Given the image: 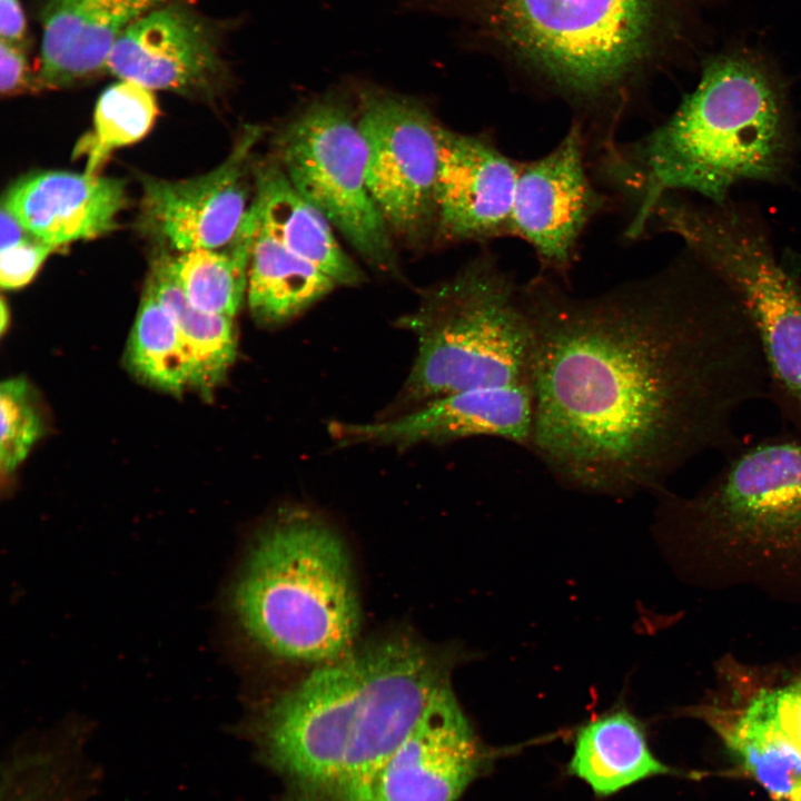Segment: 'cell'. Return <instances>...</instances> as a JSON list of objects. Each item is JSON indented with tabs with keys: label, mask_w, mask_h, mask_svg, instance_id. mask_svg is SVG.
Instances as JSON below:
<instances>
[{
	"label": "cell",
	"mask_w": 801,
	"mask_h": 801,
	"mask_svg": "<svg viewBox=\"0 0 801 801\" xmlns=\"http://www.w3.org/2000/svg\"><path fill=\"white\" fill-rule=\"evenodd\" d=\"M23 44L0 42V89L3 96H13L34 87ZM38 85V83H37Z\"/></svg>",
	"instance_id": "30"
},
{
	"label": "cell",
	"mask_w": 801,
	"mask_h": 801,
	"mask_svg": "<svg viewBox=\"0 0 801 801\" xmlns=\"http://www.w3.org/2000/svg\"><path fill=\"white\" fill-rule=\"evenodd\" d=\"M762 692L780 723L801 746V680Z\"/></svg>",
	"instance_id": "31"
},
{
	"label": "cell",
	"mask_w": 801,
	"mask_h": 801,
	"mask_svg": "<svg viewBox=\"0 0 801 801\" xmlns=\"http://www.w3.org/2000/svg\"><path fill=\"white\" fill-rule=\"evenodd\" d=\"M568 769L601 797L679 773L652 753L641 723L625 710L605 713L578 731Z\"/></svg>",
	"instance_id": "22"
},
{
	"label": "cell",
	"mask_w": 801,
	"mask_h": 801,
	"mask_svg": "<svg viewBox=\"0 0 801 801\" xmlns=\"http://www.w3.org/2000/svg\"><path fill=\"white\" fill-rule=\"evenodd\" d=\"M259 225L336 285L357 286L364 274L337 241L332 225L294 188L276 160L255 168Z\"/></svg>",
	"instance_id": "20"
},
{
	"label": "cell",
	"mask_w": 801,
	"mask_h": 801,
	"mask_svg": "<svg viewBox=\"0 0 801 801\" xmlns=\"http://www.w3.org/2000/svg\"><path fill=\"white\" fill-rule=\"evenodd\" d=\"M275 151L294 188L370 267L397 270L392 231L367 185L357 119L343 102H312L278 132Z\"/></svg>",
	"instance_id": "9"
},
{
	"label": "cell",
	"mask_w": 801,
	"mask_h": 801,
	"mask_svg": "<svg viewBox=\"0 0 801 801\" xmlns=\"http://www.w3.org/2000/svg\"><path fill=\"white\" fill-rule=\"evenodd\" d=\"M700 713L741 768L775 801H801V746L762 691L743 706H709Z\"/></svg>",
	"instance_id": "21"
},
{
	"label": "cell",
	"mask_w": 801,
	"mask_h": 801,
	"mask_svg": "<svg viewBox=\"0 0 801 801\" xmlns=\"http://www.w3.org/2000/svg\"><path fill=\"white\" fill-rule=\"evenodd\" d=\"M127 365L144 383L169 393L192 384V368L177 326L147 281L128 339Z\"/></svg>",
	"instance_id": "26"
},
{
	"label": "cell",
	"mask_w": 801,
	"mask_h": 801,
	"mask_svg": "<svg viewBox=\"0 0 801 801\" xmlns=\"http://www.w3.org/2000/svg\"><path fill=\"white\" fill-rule=\"evenodd\" d=\"M435 235L443 243H487L511 236L520 160L490 134L438 128Z\"/></svg>",
	"instance_id": "13"
},
{
	"label": "cell",
	"mask_w": 801,
	"mask_h": 801,
	"mask_svg": "<svg viewBox=\"0 0 801 801\" xmlns=\"http://www.w3.org/2000/svg\"><path fill=\"white\" fill-rule=\"evenodd\" d=\"M397 323L417 342L397 408L481 387L532 386L534 336L521 283L491 251L429 287Z\"/></svg>",
	"instance_id": "6"
},
{
	"label": "cell",
	"mask_w": 801,
	"mask_h": 801,
	"mask_svg": "<svg viewBox=\"0 0 801 801\" xmlns=\"http://www.w3.org/2000/svg\"><path fill=\"white\" fill-rule=\"evenodd\" d=\"M30 237L16 215L1 204L0 210V250L8 249Z\"/></svg>",
	"instance_id": "33"
},
{
	"label": "cell",
	"mask_w": 801,
	"mask_h": 801,
	"mask_svg": "<svg viewBox=\"0 0 801 801\" xmlns=\"http://www.w3.org/2000/svg\"><path fill=\"white\" fill-rule=\"evenodd\" d=\"M0 417V468L2 476H9L41 435V421L26 379L13 377L1 383Z\"/></svg>",
	"instance_id": "28"
},
{
	"label": "cell",
	"mask_w": 801,
	"mask_h": 801,
	"mask_svg": "<svg viewBox=\"0 0 801 801\" xmlns=\"http://www.w3.org/2000/svg\"><path fill=\"white\" fill-rule=\"evenodd\" d=\"M1 40L22 44L27 36V21L20 0H0Z\"/></svg>",
	"instance_id": "32"
},
{
	"label": "cell",
	"mask_w": 801,
	"mask_h": 801,
	"mask_svg": "<svg viewBox=\"0 0 801 801\" xmlns=\"http://www.w3.org/2000/svg\"><path fill=\"white\" fill-rule=\"evenodd\" d=\"M584 130L572 121L545 155L520 161L511 236L534 251L541 273L568 285L580 240L589 224L610 205L589 174Z\"/></svg>",
	"instance_id": "11"
},
{
	"label": "cell",
	"mask_w": 801,
	"mask_h": 801,
	"mask_svg": "<svg viewBox=\"0 0 801 801\" xmlns=\"http://www.w3.org/2000/svg\"><path fill=\"white\" fill-rule=\"evenodd\" d=\"M575 110L592 148L617 140L649 66L659 0H452Z\"/></svg>",
	"instance_id": "4"
},
{
	"label": "cell",
	"mask_w": 801,
	"mask_h": 801,
	"mask_svg": "<svg viewBox=\"0 0 801 801\" xmlns=\"http://www.w3.org/2000/svg\"><path fill=\"white\" fill-rule=\"evenodd\" d=\"M261 136L260 126H248L229 156L205 175L182 180L142 178L144 225L180 253L227 245L248 210L249 160Z\"/></svg>",
	"instance_id": "14"
},
{
	"label": "cell",
	"mask_w": 801,
	"mask_h": 801,
	"mask_svg": "<svg viewBox=\"0 0 801 801\" xmlns=\"http://www.w3.org/2000/svg\"><path fill=\"white\" fill-rule=\"evenodd\" d=\"M92 726L69 718L16 740L1 761L0 801H90L102 767L89 754Z\"/></svg>",
	"instance_id": "19"
},
{
	"label": "cell",
	"mask_w": 801,
	"mask_h": 801,
	"mask_svg": "<svg viewBox=\"0 0 801 801\" xmlns=\"http://www.w3.org/2000/svg\"><path fill=\"white\" fill-rule=\"evenodd\" d=\"M652 227L676 235L733 295L748 317L768 374V400L784 429L801 436V277L777 256L746 206L665 198Z\"/></svg>",
	"instance_id": "7"
},
{
	"label": "cell",
	"mask_w": 801,
	"mask_h": 801,
	"mask_svg": "<svg viewBox=\"0 0 801 801\" xmlns=\"http://www.w3.org/2000/svg\"><path fill=\"white\" fill-rule=\"evenodd\" d=\"M107 69L150 90L207 93L226 69L214 28L174 0L146 13L118 38Z\"/></svg>",
	"instance_id": "16"
},
{
	"label": "cell",
	"mask_w": 801,
	"mask_h": 801,
	"mask_svg": "<svg viewBox=\"0 0 801 801\" xmlns=\"http://www.w3.org/2000/svg\"><path fill=\"white\" fill-rule=\"evenodd\" d=\"M171 1L44 0L38 86H70L107 68L110 51L125 30Z\"/></svg>",
	"instance_id": "18"
},
{
	"label": "cell",
	"mask_w": 801,
	"mask_h": 801,
	"mask_svg": "<svg viewBox=\"0 0 801 801\" xmlns=\"http://www.w3.org/2000/svg\"><path fill=\"white\" fill-rule=\"evenodd\" d=\"M1 204L34 238L58 249L113 230L126 184L87 172L42 171L18 180Z\"/></svg>",
	"instance_id": "17"
},
{
	"label": "cell",
	"mask_w": 801,
	"mask_h": 801,
	"mask_svg": "<svg viewBox=\"0 0 801 801\" xmlns=\"http://www.w3.org/2000/svg\"><path fill=\"white\" fill-rule=\"evenodd\" d=\"M357 126L369 191L392 234L422 241L436 229L439 122L418 101L368 89Z\"/></svg>",
	"instance_id": "10"
},
{
	"label": "cell",
	"mask_w": 801,
	"mask_h": 801,
	"mask_svg": "<svg viewBox=\"0 0 801 801\" xmlns=\"http://www.w3.org/2000/svg\"><path fill=\"white\" fill-rule=\"evenodd\" d=\"M451 684L444 657L390 635L319 664L245 731L285 801H327L378 767Z\"/></svg>",
	"instance_id": "2"
},
{
	"label": "cell",
	"mask_w": 801,
	"mask_h": 801,
	"mask_svg": "<svg viewBox=\"0 0 801 801\" xmlns=\"http://www.w3.org/2000/svg\"><path fill=\"white\" fill-rule=\"evenodd\" d=\"M336 286L330 277L258 226L248 271L247 297L251 314L259 323H284Z\"/></svg>",
	"instance_id": "23"
},
{
	"label": "cell",
	"mask_w": 801,
	"mask_h": 801,
	"mask_svg": "<svg viewBox=\"0 0 801 801\" xmlns=\"http://www.w3.org/2000/svg\"><path fill=\"white\" fill-rule=\"evenodd\" d=\"M55 250L56 248L34 237L0 250L1 287L12 290L29 284Z\"/></svg>",
	"instance_id": "29"
},
{
	"label": "cell",
	"mask_w": 801,
	"mask_h": 801,
	"mask_svg": "<svg viewBox=\"0 0 801 801\" xmlns=\"http://www.w3.org/2000/svg\"><path fill=\"white\" fill-rule=\"evenodd\" d=\"M534 423L531 385L481 387L453 393L393 418L365 424L333 423L340 445L375 444L398 448L488 436L530 449Z\"/></svg>",
	"instance_id": "15"
},
{
	"label": "cell",
	"mask_w": 801,
	"mask_h": 801,
	"mask_svg": "<svg viewBox=\"0 0 801 801\" xmlns=\"http://www.w3.org/2000/svg\"><path fill=\"white\" fill-rule=\"evenodd\" d=\"M488 761L449 684L378 767L327 801H456Z\"/></svg>",
	"instance_id": "12"
},
{
	"label": "cell",
	"mask_w": 801,
	"mask_h": 801,
	"mask_svg": "<svg viewBox=\"0 0 801 801\" xmlns=\"http://www.w3.org/2000/svg\"><path fill=\"white\" fill-rule=\"evenodd\" d=\"M147 281L177 326L191 363V387L211 393L236 357L234 318L196 307L177 283L169 255L155 259Z\"/></svg>",
	"instance_id": "25"
},
{
	"label": "cell",
	"mask_w": 801,
	"mask_h": 801,
	"mask_svg": "<svg viewBox=\"0 0 801 801\" xmlns=\"http://www.w3.org/2000/svg\"><path fill=\"white\" fill-rule=\"evenodd\" d=\"M258 226V210L251 202L237 233L227 245L170 256L172 274L196 307L234 318L247 294L248 271Z\"/></svg>",
	"instance_id": "24"
},
{
	"label": "cell",
	"mask_w": 801,
	"mask_h": 801,
	"mask_svg": "<svg viewBox=\"0 0 801 801\" xmlns=\"http://www.w3.org/2000/svg\"><path fill=\"white\" fill-rule=\"evenodd\" d=\"M723 457L693 496L657 494L661 522L763 563L801 564V436L784 429L741 441Z\"/></svg>",
	"instance_id": "8"
},
{
	"label": "cell",
	"mask_w": 801,
	"mask_h": 801,
	"mask_svg": "<svg viewBox=\"0 0 801 801\" xmlns=\"http://www.w3.org/2000/svg\"><path fill=\"white\" fill-rule=\"evenodd\" d=\"M0 315H1V317H0V320H1L0 328H1V332H4V330H6V327H7V323H8V320H9V312H8V307H7V305H6L4 299L1 300V312H0Z\"/></svg>",
	"instance_id": "34"
},
{
	"label": "cell",
	"mask_w": 801,
	"mask_h": 801,
	"mask_svg": "<svg viewBox=\"0 0 801 801\" xmlns=\"http://www.w3.org/2000/svg\"><path fill=\"white\" fill-rule=\"evenodd\" d=\"M534 336L530 451L585 493H659L692 459L725 454L735 419L768 399L759 342L690 251L591 296L540 274L521 283Z\"/></svg>",
	"instance_id": "1"
},
{
	"label": "cell",
	"mask_w": 801,
	"mask_h": 801,
	"mask_svg": "<svg viewBox=\"0 0 801 801\" xmlns=\"http://www.w3.org/2000/svg\"><path fill=\"white\" fill-rule=\"evenodd\" d=\"M157 115L152 90L129 80L108 87L97 101L91 132L76 149L86 156L85 172L98 175L115 149L137 142L149 132Z\"/></svg>",
	"instance_id": "27"
},
{
	"label": "cell",
	"mask_w": 801,
	"mask_h": 801,
	"mask_svg": "<svg viewBox=\"0 0 801 801\" xmlns=\"http://www.w3.org/2000/svg\"><path fill=\"white\" fill-rule=\"evenodd\" d=\"M795 152L781 81L764 63L735 53L709 59L695 89L663 123L591 161L627 210L625 236L636 239L663 198L693 192L726 202L740 182L782 181Z\"/></svg>",
	"instance_id": "3"
},
{
	"label": "cell",
	"mask_w": 801,
	"mask_h": 801,
	"mask_svg": "<svg viewBox=\"0 0 801 801\" xmlns=\"http://www.w3.org/2000/svg\"><path fill=\"white\" fill-rule=\"evenodd\" d=\"M243 632L274 656L324 664L354 647L360 605L347 550L320 520L290 512L255 537L231 587Z\"/></svg>",
	"instance_id": "5"
}]
</instances>
